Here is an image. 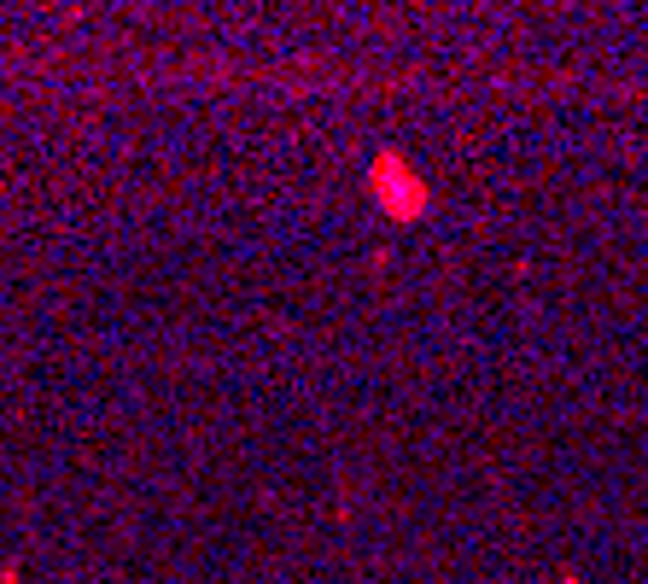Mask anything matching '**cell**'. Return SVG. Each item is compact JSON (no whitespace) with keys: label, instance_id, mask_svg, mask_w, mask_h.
<instances>
[{"label":"cell","instance_id":"obj_1","mask_svg":"<svg viewBox=\"0 0 648 584\" xmlns=\"http://www.w3.org/2000/svg\"><path fill=\"white\" fill-rule=\"evenodd\" d=\"M368 187H374V199H380L392 217H421V211H427V182H421L397 152H386V158L374 164Z\"/></svg>","mask_w":648,"mask_h":584}]
</instances>
